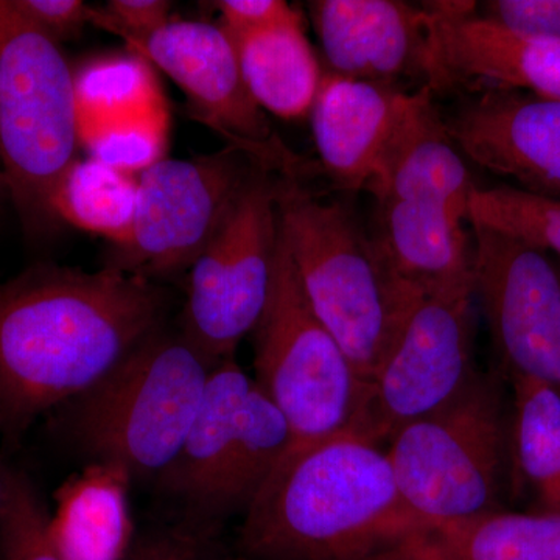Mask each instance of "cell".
<instances>
[{
    "label": "cell",
    "mask_w": 560,
    "mask_h": 560,
    "mask_svg": "<svg viewBox=\"0 0 560 560\" xmlns=\"http://www.w3.org/2000/svg\"><path fill=\"white\" fill-rule=\"evenodd\" d=\"M427 84L411 92L368 191L375 200L438 206L469 223L470 198L478 186Z\"/></svg>",
    "instance_id": "cell-18"
},
{
    "label": "cell",
    "mask_w": 560,
    "mask_h": 560,
    "mask_svg": "<svg viewBox=\"0 0 560 560\" xmlns=\"http://www.w3.org/2000/svg\"><path fill=\"white\" fill-rule=\"evenodd\" d=\"M477 2H425V84L438 92L510 88L560 101V40L523 38L481 20Z\"/></svg>",
    "instance_id": "cell-14"
},
{
    "label": "cell",
    "mask_w": 560,
    "mask_h": 560,
    "mask_svg": "<svg viewBox=\"0 0 560 560\" xmlns=\"http://www.w3.org/2000/svg\"><path fill=\"white\" fill-rule=\"evenodd\" d=\"M311 20L327 72L400 88L425 84L429 24L422 5L401 0H313Z\"/></svg>",
    "instance_id": "cell-16"
},
{
    "label": "cell",
    "mask_w": 560,
    "mask_h": 560,
    "mask_svg": "<svg viewBox=\"0 0 560 560\" xmlns=\"http://www.w3.org/2000/svg\"><path fill=\"white\" fill-rule=\"evenodd\" d=\"M499 371H477L445 407L388 442L400 499L419 523L510 510V393Z\"/></svg>",
    "instance_id": "cell-6"
},
{
    "label": "cell",
    "mask_w": 560,
    "mask_h": 560,
    "mask_svg": "<svg viewBox=\"0 0 560 560\" xmlns=\"http://www.w3.org/2000/svg\"><path fill=\"white\" fill-rule=\"evenodd\" d=\"M510 385V510L560 515V394L545 383Z\"/></svg>",
    "instance_id": "cell-20"
},
{
    "label": "cell",
    "mask_w": 560,
    "mask_h": 560,
    "mask_svg": "<svg viewBox=\"0 0 560 560\" xmlns=\"http://www.w3.org/2000/svg\"><path fill=\"white\" fill-rule=\"evenodd\" d=\"M167 113L95 132L80 143L90 158L130 175L139 176L164 160L167 147Z\"/></svg>",
    "instance_id": "cell-27"
},
{
    "label": "cell",
    "mask_w": 560,
    "mask_h": 560,
    "mask_svg": "<svg viewBox=\"0 0 560 560\" xmlns=\"http://www.w3.org/2000/svg\"><path fill=\"white\" fill-rule=\"evenodd\" d=\"M475 293L422 296L368 383L352 433L381 445L408 423L445 407L475 366Z\"/></svg>",
    "instance_id": "cell-10"
},
{
    "label": "cell",
    "mask_w": 560,
    "mask_h": 560,
    "mask_svg": "<svg viewBox=\"0 0 560 560\" xmlns=\"http://www.w3.org/2000/svg\"><path fill=\"white\" fill-rule=\"evenodd\" d=\"M444 119L463 156L515 189L560 201V101L489 88L464 95Z\"/></svg>",
    "instance_id": "cell-15"
},
{
    "label": "cell",
    "mask_w": 560,
    "mask_h": 560,
    "mask_svg": "<svg viewBox=\"0 0 560 560\" xmlns=\"http://www.w3.org/2000/svg\"><path fill=\"white\" fill-rule=\"evenodd\" d=\"M555 259H556V257H555ZM556 261H558V267H559V272H560V260L556 259Z\"/></svg>",
    "instance_id": "cell-34"
},
{
    "label": "cell",
    "mask_w": 560,
    "mask_h": 560,
    "mask_svg": "<svg viewBox=\"0 0 560 560\" xmlns=\"http://www.w3.org/2000/svg\"><path fill=\"white\" fill-rule=\"evenodd\" d=\"M474 293L504 381L528 378L560 394V272L548 250L469 223Z\"/></svg>",
    "instance_id": "cell-12"
},
{
    "label": "cell",
    "mask_w": 560,
    "mask_h": 560,
    "mask_svg": "<svg viewBox=\"0 0 560 560\" xmlns=\"http://www.w3.org/2000/svg\"><path fill=\"white\" fill-rule=\"evenodd\" d=\"M16 9L55 43L70 38L91 21V9L80 0H13Z\"/></svg>",
    "instance_id": "cell-32"
},
{
    "label": "cell",
    "mask_w": 560,
    "mask_h": 560,
    "mask_svg": "<svg viewBox=\"0 0 560 560\" xmlns=\"http://www.w3.org/2000/svg\"><path fill=\"white\" fill-rule=\"evenodd\" d=\"M291 445L285 416L238 366L215 364L162 492L202 521L248 510Z\"/></svg>",
    "instance_id": "cell-7"
},
{
    "label": "cell",
    "mask_w": 560,
    "mask_h": 560,
    "mask_svg": "<svg viewBox=\"0 0 560 560\" xmlns=\"http://www.w3.org/2000/svg\"><path fill=\"white\" fill-rule=\"evenodd\" d=\"M128 44L138 57L171 77L186 92L198 117L257 168L300 180L311 173L304 160L272 131L267 113L249 94L237 50L221 25L171 20Z\"/></svg>",
    "instance_id": "cell-13"
},
{
    "label": "cell",
    "mask_w": 560,
    "mask_h": 560,
    "mask_svg": "<svg viewBox=\"0 0 560 560\" xmlns=\"http://www.w3.org/2000/svg\"><path fill=\"white\" fill-rule=\"evenodd\" d=\"M80 145L75 72L58 43L0 0V164L22 226H60L51 201Z\"/></svg>",
    "instance_id": "cell-5"
},
{
    "label": "cell",
    "mask_w": 560,
    "mask_h": 560,
    "mask_svg": "<svg viewBox=\"0 0 560 560\" xmlns=\"http://www.w3.org/2000/svg\"><path fill=\"white\" fill-rule=\"evenodd\" d=\"M411 92L324 72L313 103V140L320 171L338 189L370 190Z\"/></svg>",
    "instance_id": "cell-17"
},
{
    "label": "cell",
    "mask_w": 560,
    "mask_h": 560,
    "mask_svg": "<svg viewBox=\"0 0 560 560\" xmlns=\"http://www.w3.org/2000/svg\"><path fill=\"white\" fill-rule=\"evenodd\" d=\"M172 2L165 0H110L105 10L91 11V21L130 43L143 38L167 24L171 18Z\"/></svg>",
    "instance_id": "cell-31"
},
{
    "label": "cell",
    "mask_w": 560,
    "mask_h": 560,
    "mask_svg": "<svg viewBox=\"0 0 560 560\" xmlns=\"http://www.w3.org/2000/svg\"><path fill=\"white\" fill-rule=\"evenodd\" d=\"M377 205L374 235L400 285L418 296L474 293L475 243L467 221L427 202Z\"/></svg>",
    "instance_id": "cell-19"
},
{
    "label": "cell",
    "mask_w": 560,
    "mask_h": 560,
    "mask_svg": "<svg viewBox=\"0 0 560 560\" xmlns=\"http://www.w3.org/2000/svg\"><path fill=\"white\" fill-rule=\"evenodd\" d=\"M138 176L97 160H77L55 190L54 208L60 223L101 235L114 249L131 241Z\"/></svg>",
    "instance_id": "cell-23"
},
{
    "label": "cell",
    "mask_w": 560,
    "mask_h": 560,
    "mask_svg": "<svg viewBox=\"0 0 560 560\" xmlns=\"http://www.w3.org/2000/svg\"><path fill=\"white\" fill-rule=\"evenodd\" d=\"M0 431H2V427H0ZM3 475H5V467L0 464V504H2V497H3Z\"/></svg>",
    "instance_id": "cell-33"
},
{
    "label": "cell",
    "mask_w": 560,
    "mask_h": 560,
    "mask_svg": "<svg viewBox=\"0 0 560 560\" xmlns=\"http://www.w3.org/2000/svg\"><path fill=\"white\" fill-rule=\"evenodd\" d=\"M131 475L90 463L55 493L50 530L69 560H124L131 550Z\"/></svg>",
    "instance_id": "cell-21"
},
{
    "label": "cell",
    "mask_w": 560,
    "mask_h": 560,
    "mask_svg": "<svg viewBox=\"0 0 560 560\" xmlns=\"http://www.w3.org/2000/svg\"><path fill=\"white\" fill-rule=\"evenodd\" d=\"M79 138L167 113L149 66L138 55L106 57L75 72Z\"/></svg>",
    "instance_id": "cell-24"
},
{
    "label": "cell",
    "mask_w": 560,
    "mask_h": 560,
    "mask_svg": "<svg viewBox=\"0 0 560 560\" xmlns=\"http://www.w3.org/2000/svg\"><path fill=\"white\" fill-rule=\"evenodd\" d=\"M419 525L386 451L341 433L285 453L245 511V560H368Z\"/></svg>",
    "instance_id": "cell-2"
},
{
    "label": "cell",
    "mask_w": 560,
    "mask_h": 560,
    "mask_svg": "<svg viewBox=\"0 0 560 560\" xmlns=\"http://www.w3.org/2000/svg\"><path fill=\"white\" fill-rule=\"evenodd\" d=\"M276 198L305 296L368 385L422 296L394 278L374 232L348 202L323 200L289 178L276 179Z\"/></svg>",
    "instance_id": "cell-3"
},
{
    "label": "cell",
    "mask_w": 560,
    "mask_h": 560,
    "mask_svg": "<svg viewBox=\"0 0 560 560\" xmlns=\"http://www.w3.org/2000/svg\"><path fill=\"white\" fill-rule=\"evenodd\" d=\"M243 80L265 113L283 120L307 119L324 72L304 24L231 36Z\"/></svg>",
    "instance_id": "cell-22"
},
{
    "label": "cell",
    "mask_w": 560,
    "mask_h": 560,
    "mask_svg": "<svg viewBox=\"0 0 560 560\" xmlns=\"http://www.w3.org/2000/svg\"><path fill=\"white\" fill-rule=\"evenodd\" d=\"M215 364L164 326L62 407V431L91 463L160 477L189 433Z\"/></svg>",
    "instance_id": "cell-4"
},
{
    "label": "cell",
    "mask_w": 560,
    "mask_h": 560,
    "mask_svg": "<svg viewBox=\"0 0 560 560\" xmlns=\"http://www.w3.org/2000/svg\"><path fill=\"white\" fill-rule=\"evenodd\" d=\"M276 179L256 168L190 267L183 334L213 363L234 359L267 307L279 248Z\"/></svg>",
    "instance_id": "cell-9"
},
{
    "label": "cell",
    "mask_w": 560,
    "mask_h": 560,
    "mask_svg": "<svg viewBox=\"0 0 560 560\" xmlns=\"http://www.w3.org/2000/svg\"><path fill=\"white\" fill-rule=\"evenodd\" d=\"M213 5L219 10L221 27L230 36L304 24L300 11L283 0H220Z\"/></svg>",
    "instance_id": "cell-30"
},
{
    "label": "cell",
    "mask_w": 560,
    "mask_h": 560,
    "mask_svg": "<svg viewBox=\"0 0 560 560\" xmlns=\"http://www.w3.org/2000/svg\"><path fill=\"white\" fill-rule=\"evenodd\" d=\"M469 223L485 224L548 250L560 260V201L512 186L477 187L471 194Z\"/></svg>",
    "instance_id": "cell-25"
},
{
    "label": "cell",
    "mask_w": 560,
    "mask_h": 560,
    "mask_svg": "<svg viewBox=\"0 0 560 560\" xmlns=\"http://www.w3.org/2000/svg\"><path fill=\"white\" fill-rule=\"evenodd\" d=\"M256 168L234 147L151 165L138 176L131 241L114 249L108 268L149 280L190 268Z\"/></svg>",
    "instance_id": "cell-11"
},
{
    "label": "cell",
    "mask_w": 560,
    "mask_h": 560,
    "mask_svg": "<svg viewBox=\"0 0 560 560\" xmlns=\"http://www.w3.org/2000/svg\"><path fill=\"white\" fill-rule=\"evenodd\" d=\"M124 560H245L231 555L198 526L150 534L131 547Z\"/></svg>",
    "instance_id": "cell-29"
},
{
    "label": "cell",
    "mask_w": 560,
    "mask_h": 560,
    "mask_svg": "<svg viewBox=\"0 0 560 560\" xmlns=\"http://www.w3.org/2000/svg\"><path fill=\"white\" fill-rule=\"evenodd\" d=\"M167 294L128 272L36 265L0 283V427L65 407L165 326Z\"/></svg>",
    "instance_id": "cell-1"
},
{
    "label": "cell",
    "mask_w": 560,
    "mask_h": 560,
    "mask_svg": "<svg viewBox=\"0 0 560 560\" xmlns=\"http://www.w3.org/2000/svg\"><path fill=\"white\" fill-rule=\"evenodd\" d=\"M253 335L254 381L289 422V452L352 433L368 385L313 312L280 228L270 298Z\"/></svg>",
    "instance_id": "cell-8"
},
{
    "label": "cell",
    "mask_w": 560,
    "mask_h": 560,
    "mask_svg": "<svg viewBox=\"0 0 560 560\" xmlns=\"http://www.w3.org/2000/svg\"><path fill=\"white\" fill-rule=\"evenodd\" d=\"M475 13L512 35L560 40V0H488Z\"/></svg>",
    "instance_id": "cell-28"
},
{
    "label": "cell",
    "mask_w": 560,
    "mask_h": 560,
    "mask_svg": "<svg viewBox=\"0 0 560 560\" xmlns=\"http://www.w3.org/2000/svg\"><path fill=\"white\" fill-rule=\"evenodd\" d=\"M0 504V559L69 560L54 540L50 515L21 471L7 469Z\"/></svg>",
    "instance_id": "cell-26"
}]
</instances>
